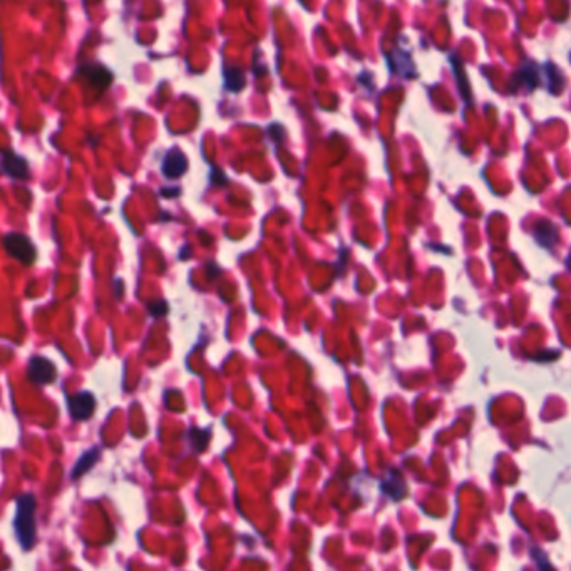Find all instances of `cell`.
<instances>
[{"instance_id": "1", "label": "cell", "mask_w": 571, "mask_h": 571, "mask_svg": "<svg viewBox=\"0 0 571 571\" xmlns=\"http://www.w3.org/2000/svg\"><path fill=\"white\" fill-rule=\"evenodd\" d=\"M15 537L24 550H30L35 543V496L25 493L15 501Z\"/></svg>"}, {"instance_id": "2", "label": "cell", "mask_w": 571, "mask_h": 571, "mask_svg": "<svg viewBox=\"0 0 571 571\" xmlns=\"http://www.w3.org/2000/svg\"><path fill=\"white\" fill-rule=\"evenodd\" d=\"M4 248H6V251L12 258L19 260L24 265H32L35 258H37V251H35L34 243L24 233H7L4 237Z\"/></svg>"}, {"instance_id": "3", "label": "cell", "mask_w": 571, "mask_h": 571, "mask_svg": "<svg viewBox=\"0 0 571 571\" xmlns=\"http://www.w3.org/2000/svg\"><path fill=\"white\" fill-rule=\"evenodd\" d=\"M27 377L30 382L41 384V386H47V384L54 382L57 377L56 365L46 357L35 356L29 360Z\"/></svg>"}, {"instance_id": "4", "label": "cell", "mask_w": 571, "mask_h": 571, "mask_svg": "<svg viewBox=\"0 0 571 571\" xmlns=\"http://www.w3.org/2000/svg\"><path fill=\"white\" fill-rule=\"evenodd\" d=\"M70 418L74 420H87L92 418L96 407V399L91 392H77L68 399Z\"/></svg>"}, {"instance_id": "5", "label": "cell", "mask_w": 571, "mask_h": 571, "mask_svg": "<svg viewBox=\"0 0 571 571\" xmlns=\"http://www.w3.org/2000/svg\"><path fill=\"white\" fill-rule=\"evenodd\" d=\"M188 170V159L180 148H171L163 158L161 171L166 180H178Z\"/></svg>"}, {"instance_id": "6", "label": "cell", "mask_w": 571, "mask_h": 571, "mask_svg": "<svg viewBox=\"0 0 571 571\" xmlns=\"http://www.w3.org/2000/svg\"><path fill=\"white\" fill-rule=\"evenodd\" d=\"M2 170L7 176L14 180H25L29 176V163L12 149L2 151Z\"/></svg>"}, {"instance_id": "7", "label": "cell", "mask_w": 571, "mask_h": 571, "mask_svg": "<svg viewBox=\"0 0 571 571\" xmlns=\"http://www.w3.org/2000/svg\"><path fill=\"white\" fill-rule=\"evenodd\" d=\"M541 81H543L541 68L537 64L525 65L523 69H520L515 74L516 89H520V87H526V89L533 91V89H537L539 84H541Z\"/></svg>"}, {"instance_id": "8", "label": "cell", "mask_w": 571, "mask_h": 571, "mask_svg": "<svg viewBox=\"0 0 571 571\" xmlns=\"http://www.w3.org/2000/svg\"><path fill=\"white\" fill-rule=\"evenodd\" d=\"M79 73H82V76L89 81L92 86H96V89H104L106 86H109L111 79H113V74L109 73L108 69H104L103 65H94V64H87L82 65L79 69Z\"/></svg>"}, {"instance_id": "9", "label": "cell", "mask_w": 571, "mask_h": 571, "mask_svg": "<svg viewBox=\"0 0 571 571\" xmlns=\"http://www.w3.org/2000/svg\"><path fill=\"white\" fill-rule=\"evenodd\" d=\"M534 237H537L539 245L551 248L556 243L558 237L556 227L551 221H541V223H538V227L534 228Z\"/></svg>"}, {"instance_id": "10", "label": "cell", "mask_w": 571, "mask_h": 571, "mask_svg": "<svg viewBox=\"0 0 571 571\" xmlns=\"http://www.w3.org/2000/svg\"><path fill=\"white\" fill-rule=\"evenodd\" d=\"M101 456V451L97 448H92L89 451H86L81 458H79V461L76 464V468L73 469V479H77V477H81L82 475H86L89 469L94 466L97 459H99Z\"/></svg>"}, {"instance_id": "11", "label": "cell", "mask_w": 571, "mask_h": 571, "mask_svg": "<svg viewBox=\"0 0 571 571\" xmlns=\"http://www.w3.org/2000/svg\"><path fill=\"white\" fill-rule=\"evenodd\" d=\"M189 442H192L193 449L196 453H203L206 449L208 442L211 439V431L210 429H201V427H192L188 431Z\"/></svg>"}, {"instance_id": "12", "label": "cell", "mask_w": 571, "mask_h": 571, "mask_svg": "<svg viewBox=\"0 0 571 571\" xmlns=\"http://www.w3.org/2000/svg\"><path fill=\"white\" fill-rule=\"evenodd\" d=\"M225 82L232 92L241 91L245 87V74L238 68H227L225 69Z\"/></svg>"}, {"instance_id": "13", "label": "cell", "mask_w": 571, "mask_h": 571, "mask_svg": "<svg viewBox=\"0 0 571 571\" xmlns=\"http://www.w3.org/2000/svg\"><path fill=\"white\" fill-rule=\"evenodd\" d=\"M146 308H148V313L151 315L153 318H159V317H165L168 312H170V305L165 299H156V300H149L148 303H146Z\"/></svg>"}]
</instances>
